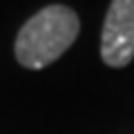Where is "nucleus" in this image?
<instances>
[{"label":"nucleus","mask_w":134,"mask_h":134,"mask_svg":"<svg viewBox=\"0 0 134 134\" xmlns=\"http://www.w3.org/2000/svg\"><path fill=\"white\" fill-rule=\"evenodd\" d=\"M81 20L67 5H47L34 14L16 36V60L27 69H43L56 63L74 45Z\"/></svg>","instance_id":"f257e3e1"},{"label":"nucleus","mask_w":134,"mask_h":134,"mask_svg":"<svg viewBox=\"0 0 134 134\" xmlns=\"http://www.w3.org/2000/svg\"><path fill=\"white\" fill-rule=\"evenodd\" d=\"M100 58L107 67L130 65L134 58V0H112L100 31Z\"/></svg>","instance_id":"f03ea898"}]
</instances>
